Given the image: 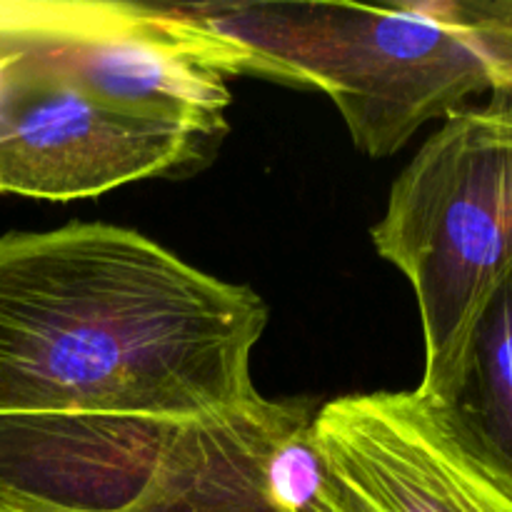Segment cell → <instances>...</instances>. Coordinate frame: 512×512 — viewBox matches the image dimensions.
Wrapping results in <instances>:
<instances>
[{"instance_id":"1","label":"cell","mask_w":512,"mask_h":512,"mask_svg":"<svg viewBox=\"0 0 512 512\" xmlns=\"http://www.w3.org/2000/svg\"><path fill=\"white\" fill-rule=\"evenodd\" d=\"M265 325L253 288L138 230L0 235V418L220 413L258 395L250 363Z\"/></svg>"},{"instance_id":"2","label":"cell","mask_w":512,"mask_h":512,"mask_svg":"<svg viewBox=\"0 0 512 512\" xmlns=\"http://www.w3.org/2000/svg\"><path fill=\"white\" fill-rule=\"evenodd\" d=\"M218 75L318 88L355 145L388 158L473 95L512 100V0L153 5Z\"/></svg>"},{"instance_id":"3","label":"cell","mask_w":512,"mask_h":512,"mask_svg":"<svg viewBox=\"0 0 512 512\" xmlns=\"http://www.w3.org/2000/svg\"><path fill=\"white\" fill-rule=\"evenodd\" d=\"M373 243L413 285L425 340L415 390L450 405L485 300L512 265V100L445 115L395 178Z\"/></svg>"},{"instance_id":"4","label":"cell","mask_w":512,"mask_h":512,"mask_svg":"<svg viewBox=\"0 0 512 512\" xmlns=\"http://www.w3.org/2000/svg\"><path fill=\"white\" fill-rule=\"evenodd\" d=\"M243 438L238 405L195 420L3 415L0 505L20 512H198Z\"/></svg>"},{"instance_id":"5","label":"cell","mask_w":512,"mask_h":512,"mask_svg":"<svg viewBox=\"0 0 512 512\" xmlns=\"http://www.w3.org/2000/svg\"><path fill=\"white\" fill-rule=\"evenodd\" d=\"M38 43L0 65V193L53 203L98 198L193 170L220 143L98 98L50 68Z\"/></svg>"},{"instance_id":"6","label":"cell","mask_w":512,"mask_h":512,"mask_svg":"<svg viewBox=\"0 0 512 512\" xmlns=\"http://www.w3.org/2000/svg\"><path fill=\"white\" fill-rule=\"evenodd\" d=\"M313 512H512V475L448 405L418 390L320 405Z\"/></svg>"},{"instance_id":"7","label":"cell","mask_w":512,"mask_h":512,"mask_svg":"<svg viewBox=\"0 0 512 512\" xmlns=\"http://www.w3.org/2000/svg\"><path fill=\"white\" fill-rule=\"evenodd\" d=\"M448 408L512 475V265L475 320Z\"/></svg>"},{"instance_id":"8","label":"cell","mask_w":512,"mask_h":512,"mask_svg":"<svg viewBox=\"0 0 512 512\" xmlns=\"http://www.w3.org/2000/svg\"><path fill=\"white\" fill-rule=\"evenodd\" d=\"M0 512H20V510H13V508H5V505H0Z\"/></svg>"}]
</instances>
